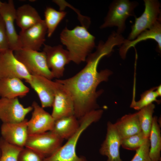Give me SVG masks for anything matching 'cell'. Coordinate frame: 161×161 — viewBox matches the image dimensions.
Returning <instances> with one entry per match:
<instances>
[{
	"instance_id": "cell-1",
	"label": "cell",
	"mask_w": 161,
	"mask_h": 161,
	"mask_svg": "<svg viewBox=\"0 0 161 161\" xmlns=\"http://www.w3.org/2000/svg\"><path fill=\"white\" fill-rule=\"evenodd\" d=\"M117 45L113 38L108 37L105 42H99L96 50L87 56L85 67L73 76L55 81L62 84L72 98L74 115L79 120L89 112L98 108L97 98L102 92L97 91L100 83L108 80L112 72L108 69L98 72L97 67L100 59L110 54Z\"/></svg>"
},
{
	"instance_id": "cell-2",
	"label": "cell",
	"mask_w": 161,
	"mask_h": 161,
	"mask_svg": "<svg viewBox=\"0 0 161 161\" xmlns=\"http://www.w3.org/2000/svg\"><path fill=\"white\" fill-rule=\"evenodd\" d=\"M87 29L83 26L72 30L66 27L60 34L61 42L66 47L71 61L77 64L86 61L95 47V37Z\"/></svg>"
},
{
	"instance_id": "cell-3",
	"label": "cell",
	"mask_w": 161,
	"mask_h": 161,
	"mask_svg": "<svg viewBox=\"0 0 161 161\" xmlns=\"http://www.w3.org/2000/svg\"><path fill=\"white\" fill-rule=\"evenodd\" d=\"M103 113L99 109L87 113L79 120V127L76 132L50 156L44 158V161H88L83 156L76 154V148L80 137L84 131L91 124L99 121Z\"/></svg>"
},
{
	"instance_id": "cell-4",
	"label": "cell",
	"mask_w": 161,
	"mask_h": 161,
	"mask_svg": "<svg viewBox=\"0 0 161 161\" xmlns=\"http://www.w3.org/2000/svg\"><path fill=\"white\" fill-rule=\"evenodd\" d=\"M138 5V3L136 1H114L110 4L104 22L100 28L116 27V32L121 34L126 28L125 21L126 19L130 16H135L134 11Z\"/></svg>"
},
{
	"instance_id": "cell-5",
	"label": "cell",
	"mask_w": 161,
	"mask_h": 161,
	"mask_svg": "<svg viewBox=\"0 0 161 161\" xmlns=\"http://www.w3.org/2000/svg\"><path fill=\"white\" fill-rule=\"evenodd\" d=\"M16 58L31 75H37L52 80L54 78L47 64L44 52L20 49L13 51Z\"/></svg>"
},
{
	"instance_id": "cell-6",
	"label": "cell",
	"mask_w": 161,
	"mask_h": 161,
	"mask_svg": "<svg viewBox=\"0 0 161 161\" xmlns=\"http://www.w3.org/2000/svg\"><path fill=\"white\" fill-rule=\"evenodd\" d=\"M145 10L140 16L135 17L127 40L134 39L140 33L149 29L161 19L160 4L157 0H144Z\"/></svg>"
},
{
	"instance_id": "cell-7",
	"label": "cell",
	"mask_w": 161,
	"mask_h": 161,
	"mask_svg": "<svg viewBox=\"0 0 161 161\" xmlns=\"http://www.w3.org/2000/svg\"><path fill=\"white\" fill-rule=\"evenodd\" d=\"M47 81L54 95L51 114L54 120L74 115L73 102L68 91L61 83L49 79Z\"/></svg>"
},
{
	"instance_id": "cell-8",
	"label": "cell",
	"mask_w": 161,
	"mask_h": 161,
	"mask_svg": "<svg viewBox=\"0 0 161 161\" xmlns=\"http://www.w3.org/2000/svg\"><path fill=\"white\" fill-rule=\"evenodd\" d=\"M63 140L49 131L29 135L25 147L31 148L45 158L52 154L60 148L62 145Z\"/></svg>"
},
{
	"instance_id": "cell-9",
	"label": "cell",
	"mask_w": 161,
	"mask_h": 161,
	"mask_svg": "<svg viewBox=\"0 0 161 161\" xmlns=\"http://www.w3.org/2000/svg\"><path fill=\"white\" fill-rule=\"evenodd\" d=\"M32 75L15 57L12 50L0 52V78H16L27 81Z\"/></svg>"
},
{
	"instance_id": "cell-10",
	"label": "cell",
	"mask_w": 161,
	"mask_h": 161,
	"mask_svg": "<svg viewBox=\"0 0 161 161\" xmlns=\"http://www.w3.org/2000/svg\"><path fill=\"white\" fill-rule=\"evenodd\" d=\"M32 110V106L24 107L18 98H0V120L3 123L21 122Z\"/></svg>"
},
{
	"instance_id": "cell-11",
	"label": "cell",
	"mask_w": 161,
	"mask_h": 161,
	"mask_svg": "<svg viewBox=\"0 0 161 161\" xmlns=\"http://www.w3.org/2000/svg\"><path fill=\"white\" fill-rule=\"evenodd\" d=\"M44 46L48 67L54 78H59L63 75L65 65L71 61L69 53L61 45L51 46L44 44Z\"/></svg>"
},
{
	"instance_id": "cell-12",
	"label": "cell",
	"mask_w": 161,
	"mask_h": 161,
	"mask_svg": "<svg viewBox=\"0 0 161 161\" xmlns=\"http://www.w3.org/2000/svg\"><path fill=\"white\" fill-rule=\"evenodd\" d=\"M47 33V28L42 19L33 26L21 30L18 35L21 49L38 51L44 44Z\"/></svg>"
},
{
	"instance_id": "cell-13",
	"label": "cell",
	"mask_w": 161,
	"mask_h": 161,
	"mask_svg": "<svg viewBox=\"0 0 161 161\" xmlns=\"http://www.w3.org/2000/svg\"><path fill=\"white\" fill-rule=\"evenodd\" d=\"M31 106L33 111L31 117L27 123L28 135L51 131L55 121L51 114L35 101L32 103Z\"/></svg>"
},
{
	"instance_id": "cell-14",
	"label": "cell",
	"mask_w": 161,
	"mask_h": 161,
	"mask_svg": "<svg viewBox=\"0 0 161 161\" xmlns=\"http://www.w3.org/2000/svg\"><path fill=\"white\" fill-rule=\"evenodd\" d=\"M16 10L14 1L12 0L4 3L0 9V16L4 25L9 42L10 49L13 51L21 49L19 35L14 26Z\"/></svg>"
},
{
	"instance_id": "cell-15",
	"label": "cell",
	"mask_w": 161,
	"mask_h": 161,
	"mask_svg": "<svg viewBox=\"0 0 161 161\" xmlns=\"http://www.w3.org/2000/svg\"><path fill=\"white\" fill-rule=\"evenodd\" d=\"M27 121L25 119L19 123H3L1 127V137L10 144L24 147L28 136Z\"/></svg>"
},
{
	"instance_id": "cell-16",
	"label": "cell",
	"mask_w": 161,
	"mask_h": 161,
	"mask_svg": "<svg viewBox=\"0 0 161 161\" xmlns=\"http://www.w3.org/2000/svg\"><path fill=\"white\" fill-rule=\"evenodd\" d=\"M121 140L114 124L108 122L105 138L99 150L101 155L107 157L106 161H122L120 152Z\"/></svg>"
},
{
	"instance_id": "cell-17",
	"label": "cell",
	"mask_w": 161,
	"mask_h": 161,
	"mask_svg": "<svg viewBox=\"0 0 161 161\" xmlns=\"http://www.w3.org/2000/svg\"><path fill=\"white\" fill-rule=\"evenodd\" d=\"M161 21L159 20L149 29L140 33L134 39L129 41L125 39L119 49V54L123 59L126 58L128 50L140 41L148 39L155 40L157 44V48L160 51L161 50Z\"/></svg>"
},
{
	"instance_id": "cell-18",
	"label": "cell",
	"mask_w": 161,
	"mask_h": 161,
	"mask_svg": "<svg viewBox=\"0 0 161 161\" xmlns=\"http://www.w3.org/2000/svg\"><path fill=\"white\" fill-rule=\"evenodd\" d=\"M30 79L25 81L37 93L43 108L52 106L54 95L47 82V78L37 75H31Z\"/></svg>"
},
{
	"instance_id": "cell-19",
	"label": "cell",
	"mask_w": 161,
	"mask_h": 161,
	"mask_svg": "<svg viewBox=\"0 0 161 161\" xmlns=\"http://www.w3.org/2000/svg\"><path fill=\"white\" fill-rule=\"evenodd\" d=\"M29 88L18 78H0L1 98L22 97L29 92Z\"/></svg>"
},
{
	"instance_id": "cell-20",
	"label": "cell",
	"mask_w": 161,
	"mask_h": 161,
	"mask_svg": "<svg viewBox=\"0 0 161 161\" xmlns=\"http://www.w3.org/2000/svg\"><path fill=\"white\" fill-rule=\"evenodd\" d=\"M114 124L121 139L141 131L137 112L126 114Z\"/></svg>"
},
{
	"instance_id": "cell-21",
	"label": "cell",
	"mask_w": 161,
	"mask_h": 161,
	"mask_svg": "<svg viewBox=\"0 0 161 161\" xmlns=\"http://www.w3.org/2000/svg\"><path fill=\"white\" fill-rule=\"evenodd\" d=\"M74 115L62 117L55 120L52 132L63 140L68 139L77 131L79 121Z\"/></svg>"
},
{
	"instance_id": "cell-22",
	"label": "cell",
	"mask_w": 161,
	"mask_h": 161,
	"mask_svg": "<svg viewBox=\"0 0 161 161\" xmlns=\"http://www.w3.org/2000/svg\"><path fill=\"white\" fill-rule=\"evenodd\" d=\"M42 20L35 8L29 4H24L16 9L15 20L21 30L33 26Z\"/></svg>"
},
{
	"instance_id": "cell-23",
	"label": "cell",
	"mask_w": 161,
	"mask_h": 161,
	"mask_svg": "<svg viewBox=\"0 0 161 161\" xmlns=\"http://www.w3.org/2000/svg\"><path fill=\"white\" fill-rule=\"evenodd\" d=\"M150 142L149 154L152 161H160L161 159V134L158 120L153 117L152 127L149 137Z\"/></svg>"
},
{
	"instance_id": "cell-24",
	"label": "cell",
	"mask_w": 161,
	"mask_h": 161,
	"mask_svg": "<svg viewBox=\"0 0 161 161\" xmlns=\"http://www.w3.org/2000/svg\"><path fill=\"white\" fill-rule=\"evenodd\" d=\"M44 20L47 28V35L50 37L58 26L65 16L66 12L63 10L58 11L54 8L48 7L44 11Z\"/></svg>"
},
{
	"instance_id": "cell-25",
	"label": "cell",
	"mask_w": 161,
	"mask_h": 161,
	"mask_svg": "<svg viewBox=\"0 0 161 161\" xmlns=\"http://www.w3.org/2000/svg\"><path fill=\"white\" fill-rule=\"evenodd\" d=\"M155 105L152 103L137 112L141 131L146 138H149L152 127Z\"/></svg>"
},
{
	"instance_id": "cell-26",
	"label": "cell",
	"mask_w": 161,
	"mask_h": 161,
	"mask_svg": "<svg viewBox=\"0 0 161 161\" xmlns=\"http://www.w3.org/2000/svg\"><path fill=\"white\" fill-rule=\"evenodd\" d=\"M23 148L9 143L1 137L0 161H18L19 154Z\"/></svg>"
},
{
	"instance_id": "cell-27",
	"label": "cell",
	"mask_w": 161,
	"mask_h": 161,
	"mask_svg": "<svg viewBox=\"0 0 161 161\" xmlns=\"http://www.w3.org/2000/svg\"><path fill=\"white\" fill-rule=\"evenodd\" d=\"M157 87H154L146 91L141 95L140 100L137 101H135L134 97L130 105V107L136 110H139L155 101L160 103V101L157 99L159 96L157 94L154 90Z\"/></svg>"
},
{
	"instance_id": "cell-28",
	"label": "cell",
	"mask_w": 161,
	"mask_h": 161,
	"mask_svg": "<svg viewBox=\"0 0 161 161\" xmlns=\"http://www.w3.org/2000/svg\"><path fill=\"white\" fill-rule=\"evenodd\" d=\"M148 139L145 137L141 131L138 133L121 139V146L126 149L136 151Z\"/></svg>"
},
{
	"instance_id": "cell-29",
	"label": "cell",
	"mask_w": 161,
	"mask_h": 161,
	"mask_svg": "<svg viewBox=\"0 0 161 161\" xmlns=\"http://www.w3.org/2000/svg\"><path fill=\"white\" fill-rule=\"evenodd\" d=\"M44 158L35 151L25 147L19 154L18 161H44Z\"/></svg>"
},
{
	"instance_id": "cell-30",
	"label": "cell",
	"mask_w": 161,
	"mask_h": 161,
	"mask_svg": "<svg viewBox=\"0 0 161 161\" xmlns=\"http://www.w3.org/2000/svg\"><path fill=\"white\" fill-rule=\"evenodd\" d=\"M149 149L150 142L148 139L136 150V153L131 161H152L149 154Z\"/></svg>"
},
{
	"instance_id": "cell-31",
	"label": "cell",
	"mask_w": 161,
	"mask_h": 161,
	"mask_svg": "<svg viewBox=\"0 0 161 161\" xmlns=\"http://www.w3.org/2000/svg\"><path fill=\"white\" fill-rule=\"evenodd\" d=\"M9 49V42L4 25L0 16V52Z\"/></svg>"
},
{
	"instance_id": "cell-32",
	"label": "cell",
	"mask_w": 161,
	"mask_h": 161,
	"mask_svg": "<svg viewBox=\"0 0 161 161\" xmlns=\"http://www.w3.org/2000/svg\"><path fill=\"white\" fill-rule=\"evenodd\" d=\"M156 90L155 91L159 96H161V85L157 87L156 89Z\"/></svg>"
},
{
	"instance_id": "cell-33",
	"label": "cell",
	"mask_w": 161,
	"mask_h": 161,
	"mask_svg": "<svg viewBox=\"0 0 161 161\" xmlns=\"http://www.w3.org/2000/svg\"><path fill=\"white\" fill-rule=\"evenodd\" d=\"M4 3L0 1V9L3 4Z\"/></svg>"
},
{
	"instance_id": "cell-34",
	"label": "cell",
	"mask_w": 161,
	"mask_h": 161,
	"mask_svg": "<svg viewBox=\"0 0 161 161\" xmlns=\"http://www.w3.org/2000/svg\"><path fill=\"white\" fill-rule=\"evenodd\" d=\"M1 150L0 149V159L1 156Z\"/></svg>"
}]
</instances>
